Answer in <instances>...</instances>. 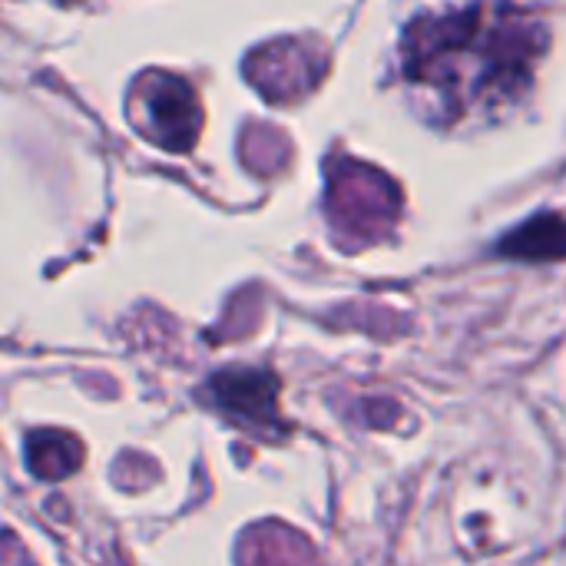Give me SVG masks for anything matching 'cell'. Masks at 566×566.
Wrapping results in <instances>:
<instances>
[{"label":"cell","instance_id":"cell-1","mask_svg":"<svg viewBox=\"0 0 566 566\" xmlns=\"http://www.w3.org/2000/svg\"><path fill=\"white\" fill-rule=\"evenodd\" d=\"M547 27L507 3L424 13L401 33V76L428 96V119L458 123L517 103L547 50Z\"/></svg>","mask_w":566,"mask_h":566},{"label":"cell","instance_id":"cell-2","mask_svg":"<svg viewBox=\"0 0 566 566\" xmlns=\"http://www.w3.org/2000/svg\"><path fill=\"white\" fill-rule=\"evenodd\" d=\"M325 169V216L342 242L365 245L395 229L401 192L381 169L358 163L355 156H332Z\"/></svg>","mask_w":566,"mask_h":566},{"label":"cell","instance_id":"cell-3","mask_svg":"<svg viewBox=\"0 0 566 566\" xmlns=\"http://www.w3.org/2000/svg\"><path fill=\"white\" fill-rule=\"evenodd\" d=\"M129 116L143 136L169 153L192 149L202 129V106L192 83L172 73H143L129 90Z\"/></svg>","mask_w":566,"mask_h":566},{"label":"cell","instance_id":"cell-4","mask_svg":"<svg viewBox=\"0 0 566 566\" xmlns=\"http://www.w3.org/2000/svg\"><path fill=\"white\" fill-rule=\"evenodd\" d=\"M325 66H328V56L322 46L308 40L282 36L245 56V80L269 103L285 106V103L305 99L318 86Z\"/></svg>","mask_w":566,"mask_h":566},{"label":"cell","instance_id":"cell-5","mask_svg":"<svg viewBox=\"0 0 566 566\" xmlns=\"http://www.w3.org/2000/svg\"><path fill=\"white\" fill-rule=\"evenodd\" d=\"M206 395L219 415L252 434H275L289 424L279 415V378L269 368H222L206 378Z\"/></svg>","mask_w":566,"mask_h":566},{"label":"cell","instance_id":"cell-6","mask_svg":"<svg viewBox=\"0 0 566 566\" xmlns=\"http://www.w3.org/2000/svg\"><path fill=\"white\" fill-rule=\"evenodd\" d=\"M497 255L517 262H557L566 259V219L557 212H541L524 226L511 229L497 242Z\"/></svg>","mask_w":566,"mask_h":566},{"label":"cell","instance_id":"cell-7","mask_svg":"<svg viewBox=\"0 0 566 566\" xmlns=\"http://www.w3.org/2000/svg\"><path fill=\"white\" fill-rule=\"evenodd\" d=\"M27 468L40 481H63L80 468L83 444L66 431H30L27 434Z\"/></svg>","mask_w":566,"mask_h":566},{"label":"cell","instance_id":"cell-8","mask_svg":"<svg viewBox=\"0 0 566 566\" xmlns=\"http://www.w3.org/2000/svg\"><path fill=\"white\" fill-rule=\"evenodd\" d=\"M289 156V143L275 126H259L249 123L245 136H242V159L249 169L255 172H275Z\"/></svg>","mask_w":566,"mask_h":566}]
</instances>
